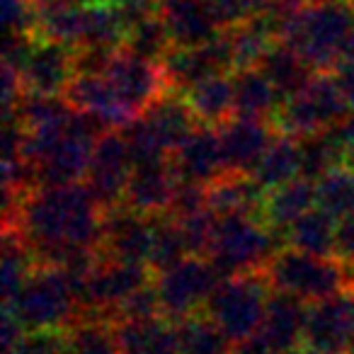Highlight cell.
I'll return each mask as SVG.
<instances>
[{
  "mask_svg": "<svg viewBox=\"0 0 354 354\" xmlns=\"http://www.w3.org/2000/svg\"><path fill=\"white\" fill-rule=\"evenodd\" d=\"M354 27L349 0H315L281 15L279 41L294 46L315 71H333L344 37Z\"/></svg>",
  "mask_w": 354,
  "mask_h": 354,
  "instance_id": "cell-2",
  "label": "cell"
},
{
  "mask_svg": "<svg viewBox=\"0 0 354 354\" xmlns=\"http://www.w3.org/2000/svg\"><path fill=\"white\" fill-rule=\"evenodd\" d=\"M187 252V243H185V236L175 216L170 212L153 214V245L151 255H148V267L160 274L177 262H183Z\"/></svg>",
  "mask_w": 354,
  "mask_h": 354,
  "instance_id": "cell-32",
  "label": "cell"
},
{
  "mask_svg": "<svg viewBox=\"0 0 354 354\" xmlns=\"http://www.w3.org/2000/svg\"><path fill=\"white\" fill-rule=\"evenodd\" d=\"M117 328L122 354H183L177 325H170V318L122 320Z\"/></svg>",
  "mask_w": 354,
  "mask_h": 354,
  "instance_id": "cell-24",
  "label": "cell"
},
{
  "mask_svg": "<svg viewBox=\"0 0 354 354\" xmlns=\"http://www.w3.org/2000/svg\"><path fill=\"white\" fill-rule=\"evenodd\" d=\"M141 117L146 119L153 127V131L162 138L170 153L175 151L183 138L189 136L194 127H197L199 119L194 117L192 107H189L187 97H175V95H165L162 93L146 112H141Z\"/></svg>",
  "mask_w": 354,
  "mask_h": 354,
  "instance_id": "cell-28",
  "label": "cell"
},
{
  "mask_svg": "<svg viewBox=\"0 0 354 354\" xmlns=\"http://www.w3.org/2000/svg\"><path fill=\"white\" fill-rule=\"evenodd\" d=\"M267 284V277L252 272L221 277L214 294L209 296L207 315L228 335L231 342L257 335L270 299Z\"/></svg>",
  "mask_w": 354,
  "mask_h": 354,
  "instance_id": "cell-6",
  "label": "cell"
},
{
  "mask_svg": "<svg viewBox=\"0 0 354 354\" xmlns=\"http://www.w3.org/2000/svg\"><path fill=\"white\" fill-rule=\"evenodd\" d=\"M170 32H167L165 22L158 12H146V15L136 17V20L129 25L127 39H124V49L133 51V54L143 56V59H151L160 64L162 56L172 49Z\"/></svg>",
  "mask_w": 354,
  "mask_h": 354,
  "instance_id": "cell-35",
  "label": "cell"
},
{
  "mask_svg": "<svg viewBox=\"0 0 354 354\" xmlns=\"http://www.w3.org/2000/svg\"><path fill=\"white\" fill-rule=\"evenodd\" d=\"M194 117L209 127H221L236 114V83L233 75L216 73L185 90Z\"/></svg>",
  "mask_w": 354,
  "mask_h": 354,
  "instance_id": "cell-25",
  "label": "cell"
},
{
  "mask_svg": "<svg viewBox=\"0 0 354 354\" xmlns=\"http://www.w3.org/2000/svg\"><path fill=\"white\" fill-rule=\"evenodd\" d=\"M66 97L75 109L97 119L104 129L127 127L136 117L104 73H75L66 90Z\"/></svg>",
  "mask_w": 354,
  "mask_h": 354,
  "instance_id": "cell-17",
  "label": "cell"
},
{
  "mask_svg": "<svg viewBox=\"0 0 354 354\" xmlns=\"http://www.w3.org/2000/svg\"><path fill=\"white\" fill-rule=\"evenodd\" d=\"M306 315H308V306L304 299L274 289V294H270V299H267V308L257 335L277 354H284L299 347V342H304Z\"/></svg>",
  "mask_w": 354,
  "mask_h": 354,
  "instance_id": "cell-19",
  "label": "cell"
},
{
  "mask_svg": "<svg viewBox=\"0 0 354 354\" xmlns=\"http://www.w3.org/2000/svg\"><path fill=\"white\" fill-rule=\"evenodd\" d=\"M231 354H277V352L260 337V335H250V337L233 342Z\"/></svg>",
  "mask_w": 354,
  "mask_h": 354,
  "instance_id": "cell-44",
  "label": "cell"
},
{
  "mask_svg": "<svg viewBox=\"0 0 354 354\" xmlns=\"http://www.w3.org/2000/svg\"><path fill=\"white\" fill-rule=\"evenodd\" d=\"M226 172H252L272 136L267 119L236 117L218 127Z\"/></svg>",
  "mask_w": 354,
  "mask_h": 354,
  "instance_id": "cell-20",
  "label": "cell"
},
{
  "mask_svg": "<svg viewBox=\"0 0 354 354\" xmlns=\"http://www.w3.org/2000/svg\"><path fill=\"white\" fill-rule=\"evenodd\" d=\"M78 294L73 281L61 267L44 265L30 274L17 296L6 304L25 330H56L73 320L78 310Z\"/></svg>",
  "mask_w": 354,
  "mask_h": 354,
  "instance_id": "cell-4",
  "label": "cell"
},
{
  "mask_svg": "<svg viewBox=\"0 0 354 354\" xmlns=\"http://www.w3.org/2000/svg\"><path fill=\"white\" fill-rule=\"evenodd\" d=\"M349 109L352 104L342 95L335 75L330 71H318L299 93L281 102L277 117L281 131L301 138L342 124Z\"/></svg>",
  "mask_w": 354,
  "mask_h": 354,
  "instance_id": "cell-7",
  "label": "cell"
},
{
  "mask_svg": "<svg viewBox=\"0 0 354 354\" xmlns=\"http://www.w3.org/2000/svg\"><path fill=\"white\" fill-rule=\"evenodd\" d=\"M216 214L212 209H202L197 214H189V216H180V231L187 243V250L192 255H207L209 245H212L214 231H216Z\"/></svg>",
  "mask_w": 354,
  "mask_h": 354,
  "instance_id": "cell-39",
  "label": "cell"
},
{
  "mask_svg": "<svg viewBox=\"0 0 354 354\" xmlns=\"http://www.w3.org/2000/svg\"><path fill=\"white\" fill-rule=\"evenodd\" d=\"M133 170L131 153H129L124 133H117L114 129H107L97 138L90 160L88 175H85V187L95 197V202L107 212L124 202L129 175Z\"/></svg>",
  "mask_w": 354,
  "mask_h": 354,
  "instance_id": "cell-9",
  "label": "cell"
},
{
  "mask_svg": "<svg viewBox=\"0 0 354 354\" xmlns=\"http://www.w3.org/2000/svg\"><path fill=\"white\" fill-rule=\"evenodd\" d=\"M260 68L267 78L272 80V85L277 88V93L281 95V100L296 95L310 78H313V66L294 49V46L284 44V41L277 39L270 46L265 56L260 61Z\"/></svg>",
  "mask_w": 354,
  "mask_h": 354,
  "instance_id": "cell-26",
  "label": "cell"
},
{
  "mask_svg": "<svg viewBox=\"0 0 354 354\" xmlns=\"http://www.w3.org/2000/svg\"><path fill=\"white\" fill-rule=\"evenodd\" d=\"M170 162L180 180L212 185L221 175H226L221 136L209 124L194 127L187 138L170 153Z\"/></svg>",
  "mask_w": 354,
  "mask_h": 354,
  "instance_id": "cell-16",
  "label": "cell"
},
{
  "mask_svg": "<svg viewBox=\"0 0 354 354\" xmlns=\"http://www.w3.org/2000/svg\"><path fill=\"white\" fill-rule=\"evenodd\" d=\"M66 354H122L119 328L97 315L80 320L66 335Z\"/></svg>",
  "mask_w": 354,
  "mask_h": 354,
  "instance_id": "cell-34",
  "label": "cell"
},
{
  "mask_svg": "<svg viewBox=\"0 0 354 354\" xmlns=\"http://www.w3.org/2000/svg\"><path fill=\"white\" fill-rule=\"evenodd\" d=\"M104 75L136 117L146 112L160 97L162 90L167 88L162 66L158 61L143 59V56L133 54L129 49H122L112 56Z\"/></svg>",
  "mask_w": 354,
  "mask_h": 354,
  "instance_id": "cell-11",
  "label": "cell"
},
{
  "mask_svg": "<svg viewBox=\"0 0 354 354\" xmlns=\"http://www.w3.org/2000/svg\"><path fill=\"white\" fill-rule=\"evenodd\" d=\"M272 231H267L248 214L218 216L212 245L207 250L209 262L216 267L221 277L245 274V272L267 267V262L279 252L274 248Z\"/></svg>",
  "mask_w": 354,
  "mask_h": 354,
  "instance_id": "cell-5",
  "label": "cell"
},
{
  "mask_svg": "<svg viewBox=\"0 0 354 354\" xmlns=\"http://www.w3.org/2000/svg\"><path fill=\"white\" fill-rule=\"evenodd\" d=\"M6 354H66V335L56 330H27Z\"/></svg>",
  "mask_w": 354,
  "mask_h": 354,
  "instance_id": "cell-41",
  "label": "cell"
},
{
  "mask_svg": "<svg viewBox=\"0 0 354 354\" xmlns=\"http://www.w3.org/2000/svg\"><path fill=\"white\" fill-rule=\"evenodd\" d=\"M315 207V180L299 175L274 189H267L262 202V218L274 231H286L296 218Z\"/></svg>",
  "mask_w": 354,
  "mask_h": 354,
  "instance_id": "cell-23",
  "label": "cell"
},
{
  "mask_svg": "<svg viewBox=\"0 0 354 354\" xmlns=\"http://www.w3.org/2000/svg\"><path fill=\"white\" fill-rule=\"evenodd\" d=\"M41 8L35 0H3V20L8 35H35L39 32Z\"/></svg>",
  "mask_w": 354,
  "mask_h": 354,
  "instance_id": "cell-40",
  "label": "cell"
},
{
  "mask_svg": "<svg viewBox=\"0 0 354 354\" xmlns=\"http://www.w3.org/2000/svg\"><path fill=\"white\" fill-rule=\"evenodd\" d=\"M148 284V267L146 262H127L107 257L90 272L85 281L83 299L88 308L100 310H117L124 299L133 294L136 289Z\"/></svg>",
  "mask_w": 354,
  "mask_h": 354,
  "instance_id": "cell-15",
  "label": "cell"
},
{
  "mask_svg": "<svg viewBox=\"0 0 354 354\" xmlns=\"http://www.w3.org/2000/svg\"><path fill=\"white\" fill-rule=\"evenodd\" d=\"M183 354H231L233 342L209 315H189L177 320Z\"/></svg>",
  "mask_w": 354,
  "mask_h": 354,
  "instance_id": "cell-33",
  "label": "cell"
},
{
  "mask_svg": "<svg viewBox=\"0 0 354 354\" xmlns=\"http://www.w3.org/2000/svg\"><path fill=\"white\" fill-rule=\"evenodd\" d=\"M349 286H352V294H354V274H352V281H349Z\"/></svg>",
  "mask_w": 354,
  "mask_h": 354,
  "instance_id": "cell-48",
  "label": "cell"
},
{
  "mask_svg": "<svg viewBox=\"0 0 354 354\" xmlns=\"http://www.w3.org/2000/svg\"><path fill=\"white\" fill-rule=\"evenodd\" d=\"M265 277L270 279L272 289L286 291L306 304H315L328 296L342 294L349 286L352 277L344 270V262L330 255H310V252L296 250H279L265 267Z\"/></svg>",
  "mask_w": 354,
  "mask_h": 354,
  "instance_id": "cell-3",
  "label": "cell"
},
{
  "mask_svg": "<svg viewBox=\"0 0 354 354\" xmlns=\"http://www.w3.org/2000/svg\"><path fill=\"white\" fill-rule=\"evenodd\" d=\"M339 131H342V138L347 143V160L354 158V114H349L342 124H339Z\"/></svg>",
  "mask_w": 354,
  "mask_h": 354,
  "instance_id": "cell-45",
  "label": "cell"
},
{
  "mask_svg": "<svg viewBox=\"0 0 354 354\" xmlns=\"http://www.w3.org/2000/svg\"><path fill=\"white\" fill-rule=\"evenodd\" d=\"M100 209L85 185L39 187L17 202V236L37 260L59 267L73 250L100 248L104 218Z\"/></svg>",
  "mask_w": 354,
  "mask_h": 354,
  "instance_id": "cell-1",
  "label": "cell"
},
{
  "mask_svg": "<svg viewBox=\"0 0 354 354\" xmlns=\"http://www.w3.org/2000/svg\"><path fill=\"white\" fill-rule=\"evenodd\" d=\"M335 231H337V218L320 207H313L286 228V243L296 250L328 257L335 252Z\"/></svg>",
  "mask_w": 354,
  "mask_h": 354,
  "instance_id": "cell-31",
  "label": "cell"
},
{
  "mask_svg": "<svg viewBox=\"0 0 354 354\" xmlns=\"http://www.w3.org/2000/svg\"><path fill=\"white\" fill-rule=\"evenodd\" d=\"M333 255L337 257V260H342L344 265L354 267V212H349L347 216L337 218Z\"/></svg>",
  "mask_w": 354,
  "mask_h": 354,
  "instance_id": "cell-43",
  "label": "cell"
},
{
  "mask_svg": "<svg viewBox=\"0 0 354 354\" xmlns=\"http://www.w3.org/2000/svg\"><path fill=\"white\" fill-rule=\"evenodd\" d=\"M284 354H318V352H313L310 347H294V349H289V352H284Z\"/></svg>",
  "mask_w": 354,
  "mask_h": 354,
  "instance_id": "cell-47",
  "label": "cell"
},
{
  "mask_svg": "<svg viewBox=\"0 0 354 354\" xmlns=\"http://www.w3.org/2000/svg\"><path fill=\"white\" fill-rule=\"evenodd\" d=\"M218 281H221V274L216 272V267L209 262V257L204 260L199 255L185 257L170 270L160 272L156 289L162 315L170 320H183L194 315L202 306H207Z\"/></svg>",
  "mask_w": 354,
  "mask_h": 354,
  "instance_id": "cell-8",
  "label": "cell"
},
{
  "mask_svg": "<svg viewBox=\"0 0 354 354\" xmlns=\"http://www.w3.org/2000/svg\"><path fill=\"white\" fill-rule=\"evenodd\" d=\"M160 310V299H158V289L151 284L141 286L133 291L129 299H124L117 308L119 320H143V318H156Z\"/></svg>",
  "mask_w": 354,
  "mask_h": 354,
  "instance_id": "cell-42",
  "label": "cell"
},
{
  "mask_svg": "<svg viewBox=\"0 0 354 354\" xmlns=\"http://www.w3.org/2000/svg\"><path fill=\"white\" fill-rule=\"evenodd\" d=\"M177 183H180V177H177L170 158L133 165L127 183V192H124V204L141 214H148V216L170 212Z\"/></svg>",
  "mask_w": 354,
  "mask_h": 354,
  "instance_id": "cell-18",
  "label": "cell"
},
{
  "mask_svg": "<svg viewBox=\"0 0 354 354\" xmlns=\"http://www.w3.org/2000/svg\"><path fill=\"white\" fill-rule=\"evenodd\" d=\"M267 189L257 183L250 172H226L209 185V209L216 216H231V214L262 212Z\"/></svg>",
  "mask_w": 354,
  "mask_h": 354,
  "instance_id": "cell-22",
  "label": "cell"
},
{
  "mask_svg": "<svg viewBox=\"0 0 354 354\" xmlns=\"http://www.w3.org/2000/svg\"><path fill=\"white\" fill-rule=\"evenodd\" d=\"M352 354H354V342H352Z\"/></svg>",
  "mask_w": 354,
  "mask_h": 354,
  "instance_id": "cell-49",
  "label": "cell"
},
{
  "mask_svg": "<svg viewBox=\"0 0 354 354\" xmlns=\"http://www.w3.org/2000/svg\"><path fill=\"white\" fill-rule=\"evenodd\" d=\"M301 175L308 180H318L325 172L337 167L342 160H347V143L342 138V131L337 127L323 129V131L301 136Z\"/></svg>",
  "mask_w": 354,
  "mask_h": 354,
  "instance_id": "cell-30",
  "label": "cell"
},
{
  "mask_svg": "<svg viewBox=\"0 0 354 354\" xmlns=\"http://www.w3.org/2000/svg\"><path fill=\"white\" fill-rule=\"evenodd\" d=\"M17 73L25 93L61 95L75 78V51L61 41L41 37V41H35Z\"/></svg>",
  "mask_w": 354,
  "mask_h": 354,
  "instance_id": "cell-14",
  "label": "cell"
},
{
  "mask_svg": "<svg viewBox=\"0 0 354 354\" xmlns=\"http://www.w3.org/2000/svg\"><path fill=\"white\" fill-rule=\"evenodd\" d=\"M354 342V294H335L308 306L304 344L318 354H347Z\"/></svg>",
  "mask_w": 354,
  "mask_h": 354,
  "instance_id": "cell-10",
  "label": "cell"
},
{
  "mask_svg": "<svg viewBox=\"0 0 354 354\" xmlns=\"http://www.w3.org/2000/svg\"><path fill=\"white\" fill-rule=\"evenodd\" d=\"M124 129V138H127L129 153H131L133 165H141V162H158L167 160L170 158V148L162 143V138L153 131V127L146 119L138 114Z\"/></svg>",
  "mask_w": 354,
  "mask_h": 354,
  "instance_id": "cell-38",
  "label": "cell"
},
{
  "mask_svg": "<svg viewBox=\"0 0 354 354\" xmlns=\"http://www.w3.org/2000/svg\"><path fill=\"white\" fill-rule=\"evenodd\" d=\"M160 66L162 73H165L167 88L189 90L199 80L212 78L216 73H226V68H233V56L226 35H218L207 44L172 46L162 56Z\"/></svg>",
  "mask_w": 354,
  "mask_h": 354,
  "instance_id": "cell-12",
  "label": "cell"
},
{
  "mask_svg": "<svg viewBox=\"0 0 354 354\" xmlns=\"http://www.w3.org/2000/svg\"><path fill=\"white\" fill-rule=\"evenodd\" d=\"M265 189H274L301 175V143L299 136L281 131L270 141L257 165L250 172Z\"/></svg>",
  "mask_w": 354,
  "mask_h": 354,
  "instance_id": "cell-27",
  "label": "cell"
},
{
  "mask_svg": "<svg viewBox=\"0 0 354 354\" xmlns=\"http://www.w3.org/2000/svg\"><path fill=\"white\" fill-rule=\"evenodd\" d=\"M153 245V216L141 214L136 209L112 207L104 212L102 218V248L104 257L127 262H146Z\"/></svg>",
  "mask_w": 354,
  "mask_h": 354,
  "instance_id": "cell-13",
  "label": "cell"
},
{
  "mask_svg": "<svg viewBox=\"0 0 354 354\" xmlns=\"http://www.w3.org/2000/svg\"><path fill=\"white\" fill-rule=\"evenodd\" d=\"M304 3H306V0H262L265 10H277V12L296 10V8H301Z\"/></svg>",
  "mask_w": 354,
  "mask_h": 354,
  "instance_id": "cell-46",
  "label": "cell"
},
{
  "mask_svg": "<svg viewBox=\"0 0 354 354\" xmlns=\"http://www.w3.org/2000/svg\"><path fill=\"white\" fill-rule=\"evenodd\" d=\"M315 207L330 216L342 218L354 212V170L352 167H333L315 180Z\"/></svg>",
  "mask_w": 354,
  "mask_h": 354,
  "instance_id": "cell-36",
  "label": "cell"
},
{
  "mask_svg": "<svg viewBox=\"0 0 354 354\" xmlns=\"http://www.w3.org/2000/svg\"><path fill=\"white\" fill-rule=\"evenodd\" d=\"M32 262H35V252L30 250V245L17 236V231H8L6 248H3V301L6 304L15 299L17 291L25 286V281L35 272Z\"/></svg>",
  "mask_w": 354,
  "mask_h": 354,
  "instance_id": "cell-37",
  "label": "cell"
},
{
  "mask_svg": "<svg viewBox=\"0 0 354 354\" xmlns=\"http://www.w3.org/2000/svg\"><path fill=\"white\" fill-rule=\"evenodd\" d=\"M158 15L162 17L175 46L207 44L218 37V22L207 0H158Z\"/></svg>",
  "mask_w": 354,
  "mask_h": 354,
  "instance_id": "cell-21",
  "label": "cell"
},
{
  "mask_svg": "<svg viewBox=\"0 0 354 354\" xmlns=\"http://www.w3.org/2000/svg\"><path fill=\"white\" fill-rule=\"evenodd\" d=\"M233 83H236V117L267 119L284 102L260 66L238 68Z\"/></svg>",
  "mask_w": 354,
  "mask_h": 354,
  "instance_id": "cell-29",
  "label": "cell"
}]
</instances>
